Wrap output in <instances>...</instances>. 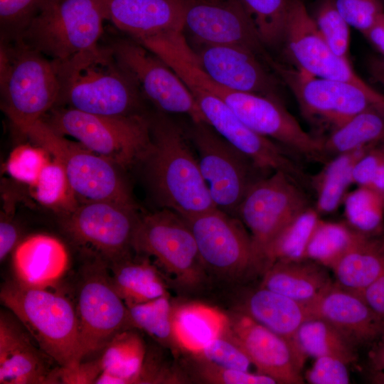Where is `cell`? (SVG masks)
I'll return each instance as SVG.
<instances>
[{
	"mask_svg": "<svg viewBox=\"0 0 384 384\" xmlns=\"http://www.w3.org/2000/svg\"><path fill=\"white\" fill-rule=\"evenodd\" d=\"M52 61L59 83L57 105L109 116L148 112L138 83L109 43Z\"/></svg>",
	"mask_w": 384,
	"mask_h": 384,
	"instance_id": "1",
	"label": "cell"
},
{
	"mask_svg": "<svg viewBox=\"0 0 384 384\" xmlns=\"http://www.w3.org/2000/svg\"><path fill=\"white\" fill-rule=\"evenodd\" d=\"M151 143L139 164L161 208L191 218L216 208L186 131L166 113H150Z\"/></svg>",
	"mask_w": 384,
	"mask_h": 384,
	"instance_id": "2",
	"label": "cell"
},
{
	"mask_svg": "<svg viewBox=\"0 0 384 384\" xmlns=\"http://www.w3.org/2000/svg\"><path fill=\"white\" fill-rule=\"evenodd\" d=\"M169 65L184 83L197 85L223 101L250 129L305 159L328 161L323 139L306 132L277 98L228 89L211 80L193 58L171 57Z\"/></svg>",
	"mask_w": 384,
	"mask_h": 384,
	"instance_id": "3",
	"label": "cell"
},
{
	"mask_svg": "<svg viewBox=\"0 0 384 384\" xmlns=\"http://www.w3.org/2000/svg\"><path fill=\"white\" fill-rule=\"evenodd\" d=\"M49 289L15 278L2 285L0 299L52 361L74 367L83 361L76 308L65 296Z\"/></svg>",
	"mask_w": 384,
	"mask_h": 384,
	"instance_id": "4",
	"label": "cell"
},
{
	"mask_svg": "<svg viewBox=\"0 0 384 384\" xmlns=\"http://www.w3.org/2000/svg\"><path fill=\"white\" fill-rule=\"evenodd\" d=\"M1 108L21 133L57 105L59 83L52 60L22 39L1 42Z\"/></svg>",
	"mask_w": 384,
	"mask_h": 384,
	"instance_id": "5",
	"label": "cell"
},
{
	"mask_svg": "<svg viewBox=\"0 0 384 384\" xmlns=\"http://www.w3.org/2000/svg\"><path fill=\"white\" fill-rule=\"evenodd\" d=\"M41 120L122 169L139 164L151 143L149 112L109 116L56 105Z\"/></svg>",
	"mask_w": 384,
	"mask_h": 384,
	"instance_id": "6",
	"label": "cell"
},
{
	"mask_svg": "<svg viewBox=\"0 0 384 384\" xmlns=\"http://www.w3.org/2000/svg\"><path fill=\"white\" fill-rule=\"evenodd\" d=\"M132 246L137 254L154 258L166 279L180 289L198 291L208 282L193 233L174 210L161 208L140 215Z\"/></svg>",
	"mask_w": 384,
	"mask_h": 384,
	"instance_id": "7",
	"label": "cell"
},
{
	"mask_svg": "<svg viewBox=\"0 0 384 384\" xmlns=\"http://www.w3.org/2000/svg\"><path fill=\"white\" fill-rule=\"evenodd\" d=\"M34 144L43 147L64 168L79 201H110L137 208L121 167L78 142L67 139L39 120L25 129Z\"/></svg>",
	"mask_w": 384,
	"mask_h": 384,
	"instance_id": "8",
	"label": "cell"
},
{
	"mask_svg": "<svg viewBox=\"0 0 384 384\" xmlns=\"http://www.w3.org/2000/svg\"><path fill=\"white\" fill-rule=\"evenodd\" d=\"M105 20L99 0H46L21 39L50 60H64L97 46Z\"/></svg>",
	"mask_w": 384,
	"mask_h": 384,
	"instance_id": "9",
	"label": "cell"
},
{
	"mask_svg": "<svg viewBox=\"0 0 384 384\" xmlns=\"http://www.w3.org/2000/svg\"><path fill=\"white\" fill-rule=\"evenodd\" d=\"M186 131L198 152L201 171L215 206L236 217L252 186L272 173L258 167L207 122L191 120Z\"/></svg>",
	"mask_w": 384,
	"mask_h": 384,
	"instance_id": "10",
	"label": "cell"
},
{
	"mask_svg": "<svg viewBox=\"0 0 384 384\" xmlns=\"http://www.w3.org/2000/svg\"><path fill=\"white\" fill-rule=\"evenodd\" d=\"M185 219L208 277L232 282L261 272L250 233L238 217L215 208Z\"/></svg>",
	"mask_w": 384,
	"mask_h": 384,
	"instance_id": "11",
	"label": "cell"
},
{
	"mask_svg": "<svg viewBox=\"0 0 384 384\" xmlns=\"http://www.w3.org/2000/svg\"><path fill=\"white\" fill-rule=\"evenodd\" d=\"M269 65L294 95L304 116L331 130L369 107L384 117V95L351 83L314 76L287 68L272 58Z\"/></svg>",
	"mask_w": 384,
	"mask_h": 384,
	"instance_id": "12",
	"label": "cell"
},
{
	"mask_svg": "<svg viewBox=\"0 0 384 384\" xmlns=\"http://www.w3.org/2000/svg\"><path fill=\"white\" fill-rule=\"evenodd\" d=\"M76 312L82 358L102 350L119 331L133 328L127 306L116 292L107 262L91 255L82 269Z\"/></svg>",
	"mask_w": 384,
	"mask_h": 384,
	"instance_id": "13",
	"label": "cell"
},
{
	"mask_svg": "<svg viewBox=\"0 0 384 384\" xmlns=\"http://www.w3.org/2000/svg\"><path fill=\"white\" fill-rule=\"evenodd\" d=\"M309 206L302 186L282 171L262 178L249 189L236 217L250 233L262 272L270 245L294 215Z\"/></svg>",
	"mask_w": 384,
	"mask_h": 384,
	"instance_id": "14",
	"label": "cell"
},
{
	"mask_svg": "<svg viewBox=\"0 0 384 384\" xmlns=\"http://www.w3.org/2000/svg\"><path fill=\"white\" fill-rule=\"evenodd\" d=\"M139 216L137 208L90 201L61 215L60 223L76 244L109 264L131 254Z\"/></svg>",
	"mask_w": 384,
	"mask_h": 384,
	"instance_id": "15",
	"label": "cell"
},
{
	"mask_svg": "<svg viewBox=\"0 0 384 384\" xmlns=\"http://www.w3.org/2000/svg\"><path fill=\"white\" fill-rule=\"evenodd\" d=\"M109 44L146 100L159 111L183 114L193 122H207L188 87L157 55L129 37L114 38Z\"/></svg>",
	"mask_w": 384,
	"mask_h": 384,
	"instance_id": "16",
	"label": "cell"
},
{
	"mask_svg": "<svg viewBox=\"0 0 384 384\" xmlns=\"http://www.w3.org/2000/svg\"><path fill=\"white\" fill-rule=\"evenodd\" d=\"M209 124L221 137L269 173L282 171L299 185L309 186L310 176L284 147L247 127L219 97L192 83H185Z\"/></svg>",
	"mask_w": 384,
	"mask_h": 384,
	"instance_id": "17",
	"label": "cell"
},
{
	"mask_svg": "<svg viewBox=\"0 0 384 384\" xmlns=\"http://www.w3.org/2000/svg\"><path fill=\"white\" fill-rule=\"evenodd\" d=\"M183 25L200 44L233 45L267 63L254 23L240 0H183Z\"/></svg>",
	"mask_w": 384,
	"mask_h": 384,
	"instance_id": "18",
	"label": "cell"
},
{
	"mask_svg": "<svg viewBox=\"0 0 384 384\" xmlns=\"http://www.w3.org/2000/svg\"><path fill=\"white\" fill-rule=\"evenodd\" d=\"M283 41L298 68L316 77L353 84L369 92L377 91L359 77L348 59L329 48L301 0H291Z\"/></svg>",
	"mask_w": 384,
	"mask_h": 384,
	"instance_id": "19",
	"label": "cell"
},
{
	"mask_svg": "<svg viewBox=\"0 0 384 384\" xmlns=\"http://www.w3.org/2000/svg\"><path fill=\"white\" fill-rule=\"evenodd\" d=\"M228 332L240 345L257 373L273 378L277 383L300 384L306 356L294 341L287 339L234 311L228 316Z\"/></svg>",
	"mask_w": 384,
	"mask_h": 384,
	"instance_id": "20",
	"label": "cell"
},
{
	"mask_svg": "<svg viewBox=\"0 0 384 384\" xmlns=\"http://www.w3.org/2000/svg\"><path fill=\"white\" fill-rule=\"evenodd\" d=\"M199 44V67L214 82L233 90L277 98L275 79L254 53L233 45Z\"/></svg>",
	"mask_w": 384,
	"mask_h": 384,
	"instance_id": "21",
	"label": "cell"
},
{
	"mask_svg": "<svg viewBox=\"0 0 384 384\" xmlns=\"http://www.w3.org/2000/svg\"><path fill=\"white\" fill-rule=\"evenodd\" d=\"M106 20L138 41L183 34V0H99Z\"/></svg>",
	"mask_w": 384,
	"mask_h": 384,
	"instance_id": "22",
	"label": "cell"
},
{
	"mask_svg": "<svg viewBox=\"0 0 384 384\" xmlns=\"http://www.w3.org/2000/svg\"><path fill=\"white\" fill-rule=\"evenodd\" d=\"M50 358L11 311L0 314V383L48 384Z\"/></svg>",
	"mask_w": 384,
	"mask_h": 384,
	"instance_id": "23",
	"label": "cell"
},
{
	"mask_svg": "<svg viewBox=\"0 0 384 384\" xmlns=\"http://www.w3.org/2000/svg\"><path fill=\"white\" fill-rule=\"evenodd\" d=\"M313 315L343 333L356 346L384 337V324L363 298L334 283L312 305Z\"/></svg>",
	"mask_w": 384,
	"mask_h": 384,
	"instance_id": "24",
	"label": "cell"
},
{
	"mask_svg": "<svg viewBox=\"0 0 384 384\" xmlns=\"http://www.w3.org/2000/svg\"><path fill=\"white\" fill-rule=\"evenodd\" d=\"M13 252L15 278L29 286L50 287L68 267L65 246L48 235H30L21 240Z\"/></svg>",
	"mask_w": 384,
	"mask_h": 384,
	"instance_id": "25",
	"label": "cell"
},
{
	"mask_svg": "<svg viewBox=\"0 0 384 384\" xmlns=\"http://www.w3.org/2000/svg\"><path fill=\"white\" fill-rule=\"evenodd\" d=\"M236 303L235 311L292 341L303 322L314 316L310 306L261 286L241 292Z\"/></svg>",
	"mask_w": 384,
	"mask_h": 384,
	"instance_id": "26",
	"label": "cell"
},
{
	"mask_svg": "<svg viewBox=\"0 0 384 384\" xmlns=\"http://www.w3.org/2000/svg\"><path fill=\"white\" fill-rule=\"evenodd\" d=\"M262 273L260 286L309 306L334 284L326 267L308 259L275 261Z\"/></svg>",
	"mask_w": 384,
	"mask_h": 384,
	"instance_id": "27",
	"label": "cell"
},
{
	"mask_svg": "<svg viewBox=\"0 0 384 384\" xmlns=\"http://www.w3.org/2000/svg\"><path fill=\"white\" fill-rule=\"evenodd\" d=\"M132 254L107 264L112 283L126 305L146 302L169 293L166 277L149 257Z\"/></svg>",
	"mask_w": 384,
	"mask_h": 384,
	"instance_id": "28",
	"label": "cell"
},
{
	"mask_svg": "<svg viewBox=\"0 0 384 384\" xmlns=\"http://www.w3.org/2000/svg\"><path fill=\"white\" fill-rule=\"evenodd\" d=\"M228 316L198 302L174 306L173 327L181 350L195 353L228 329Z\"/></svg>",
	"mask_w": 384,
	"mask_h": 384,
	"instance_id": "29",
	"label": "cell"
},
{
	"mask_svg": "<svg viewBox=\"0 0 384 384\" xmlns=\"http://www.w3.org/2000/svg\"><path fill=\"white\" fill-rule=\"evenodd\" d=\"M336 284L359 293L384 274V235H362L331 269Z\"/></svg>",
	"mask_w": 384,
	"mask_h": 384,
	"instance_id": "30",
	"label": "cell"
},
{
	"mask_svg": "<svg viewBox=\"0 0 384 384\" xmlns=\"http://www.w3.org/2000/svg\"><path fill=\"white\" fill-rule=\"evenodd\" d=\"M129 328L115 334L99 357L102 371L95 384L136 383L146 350L142 337Z\"/></svg>",
	"mask_w": 384,
	"mask_h": 384,
	"instance_id": "31",
	"label": "cell"
},
{
	"mask_svg": "<svg viewBox=\"0 0 384 384\" xmlns=\"http://www.w3.org/2000/svg\"><path fill=\"white\" fill-rule=\"evenodd\" d=\"M371 146L333 156L320 171L310 176L309 186L316 195L314 208L320 215L334 212L343 203L348 188L353 184L355 164Z\"/></svg>",
	"mask_w": 384,
	"mask_h": 384,
	"instance_id": "32",
	"label": "cell"
},
{
	"mask_svg": "<svg viewBox=\"0 0 384 384\" xmlns=\"http://www.w3.org/2000/svg\"><path fill=\"white\" fill-rule=\"evenodd\" d=\"M383 142L384 117L375 108L369 107L331 130L323 139V146L329 160Z\"/></svg>",
	"mask_w": 384,
	"mask_h": 384,
	"instance_id": "33",
	"label": "cell"
},
{
	"mask_svg": "<svg viewBox=\"0 0 384 384\" xmlns=\"http://www.w3.org/2000/svg\"><path fill=\"white\" fill-rule=\"evenodd\" d=\"M293 340L306 357L336 356L348 365L357 360L356 346L334 326L316 316L303 322Z\"/></svg>",
	"mask_w": 384,
	"mask_h": 384,
	"instance_id": "34",
	"label": "cell"
},
{
	"mask_svg": "<svg viewBox=\"0 0 384 384\" xmlns=\"http://www.w3.org/2000/svg\"><path fill=\"white\" fill-rule=\"evenodd\" d=\"M320 219L315 208L310 206L294 215L268 247L263 271L275 261L305 259L307 245Z\"/></svg>",
	"mask_w": 384,
	"mask_h": 384,
	"instance_id": "35",
	"label": "cell"
},
{
	"mask_svg": "<svg viewBox=\"0 0 384 384\" xmlns=\"http://www.w3.org/2000/svg\"><path fill=\"white\" fill-rule=\"evenodd\" d=\"M362 235L346 223L320 219L307 245L305 259L331 270Z\"/></svg>",
	"mask_w": 384,
	"mask_h": 384,
	"instance_id": "36",
	"label": "cell"
},
{
	"mask_svg": "<svg viewBox=\"0 0 384 384\" xmlns=\"http://www.w3.org/2000/svg\"><path fill=\"white\" fill-rule=\"evenodd\" d=\"M346 223L368 237L384 235V197L375 191L358 186L343 201Z\"/></svg>",
	"mask_w": 384,
	"mask_h": 384,
	"instance_id": "37",
	"label": "cell"
},
{
	"mask_svg": "<svg viewBox=\"0 0 384 384\" xmlns=\"http://www.w3.org/2000/svg\"><path fill=\"white\" fill-rule=\"evenodd\" d=\"M127 306L133 328L143 330L173 351H181L174 333V304L169 293L146 302Z\"/></svg>",
	"mask_w": 384,
	"mask_h": 384,
	"instance_id": "38",
	"label": "cell"
},
{
	"mask_svg": "<svg viewBox=\"0 0 384 384\" xmlns=\"http://www.w3.org/2000/svg\"><path fill=\"white\" fill-rule=\"evenodd\" d=\"M30 188L39 203L61 215L71 212L80 204L63 166L54 159L46 166Z\"/></svg>",
	"mask_w": 384,
	"mask_h": 384,
	"instance_id": "39",
	"label": "cell"
},
{
	"mask_svg": "<svg viewBox=\"0 0 384 384\" xmlns=\"http://www.w3.org/2000/svg\"><path fill=\"white\" fill-rule=\"evenodd\" d=\"M183 361L181 373L183 380L213 384H275L264 374L223 368L188 353Z\"/></svg>",
	"mask_w": 384,
	"mask_h": 384,
	"instance_id": "40",
	"label": "cell"
},
{
	"mask_svg": "<svg viewBox=\"0 0 384 384\" xmlns=\"http://www.w3.org/2000/svg\"><path fill=\"white\" fill-rule=\"evenodd\" d=\"M264 45L284 41L291 0H240Z\"/></svg>",
	"mask_w": 384,
	"mask_h": 384,
	"instance_id": "41",
	"label": "cell"
},
{
	"mask_svg": "<svg viewBox=\"0 0 384 384\" xmlns=\"http://www.w3.org/2000/svg\"><path fill=\"white\" fill-rule=\"evenodd\" d=\"M316 26L329 48L338 55L348 58L350 26L341 16L332 0H323L313 17Z\"/></svg>",
	"mask_w": 384,
	"mask_h": 384,
	"instance_id": "42",
	"label": "cell"
},
{
	"mask_svg": "<svg viewBox=\"0 0 384 384\" xmlns=\"http://www.w3.org/2000/svg\"><path fill=\"white\" fill-rule=\"evenodd\" d=\"M48 154L36 144H20L10 153L6 164V171L14 180L31 186L50 161Z\"/></svg>",
	"mask_w": 384,
	"mask_h": 384,
	"instance_id": "43",
	"label": "cell"
},
{
	"mask_svg": "<svg viewBox=\"0 0 384 384\" xmlns=\"http://www.w3.org/2000/svg\"><path fill=\"white\" fill-rule=\"evenodd\" d=\"M46 0H0L1 42L21 38Z\"/></svg>",
	"mask_w": 384,
	"mask_h": 384,
	"instance_id": "44",
	"label": "cell"
},
{
	"mask_svg": "<svg viewBox=\"0 0 384 384\" xmlns=\"http://www.w3.org/2000/svg\"><path fill=\"white\" fill-rule=\"evenodd\" d=\"M218 366L250 371V358L228 331L195 353H191Z\"/></svg>",
	"mask_w": 384,
	"mask_h": 384,
	"instance_id": "45",
	"label": "cell"
},
{
	"mask_svg": "<svg viewBox=\"0 0 384 384\" xmlns=\"http://www.w3.org/2000/svg\"><path fill=\"white\" fill-rule=\"evenodd\" d=\"M338 13L354 28L364 34L384 13L380 0H332Z\"/></svg>",
	"mask_w": 384,
	"mask_h": 384,
	"instance_id": "46",
	"label": "cell"
},
{
	"mask_svg": "<svg viewBox=\"0 0 384 384\" xmlns=\"http://www.w3.org/2000/svg\"><path fill=\"white\" fill-rule=\"evenodd\" d=\"M348 366L336 356L318 357L304 378L311 384H347L350 381Z\"/></svg>",
	"mask_w": 384,
	"mask_h": 384,
	"instance_id": "47",
	"label": "cell"
},
{
	"mask_svg": "<svg viewBox=\"0 0 384 384\" xmlns=\"http://www.w3.org/2000/svg\"><path fill=\"white\" fill-rule=\"evenodd\" d=\"M102 371L99 358L70 368L58 366L51 370L48 384H95Z\"/></svg>",
	"mask_w": 384,
	"mask_h": 384,
	"instance_id": "48",
	"label": "cell"
},
{
	"mask_svg": "<svg viewBox=\"0 0 384 384\" xmlns=\"http://www.w3.org/2000/svg\"><path fill=\"white\" fill-rule=\"evenodd\" d=\"M14 202L4 198L0 218V260L3 262L7 255L14 250L19 243V231L14 220Z\"/></svg>",
	"mask_w": 384,
	"mask_h": 384,
	"instance_id": "49",
	"label": "cell"
},
{
	"mask_svg": "<svg viewBox=\"0 0 384 384\" xmlns=\"http://www.w3.org/2000/svg\"><path fill=\"white\" fill-rule=\"evenodd\" d=\"M358 294L384 324V274Z\"/></svg>",
	"mask_w": 384,
	"mask_h": 384,
	"instance_id": "50",
	"label": "cell"
},
{
	"mask_svg": "<svg viewBox=\"0 0 384 384\" xmlns=\"http://www.w3.org/2000/svg\"><path fill=\"white\" fill-rule=\"evenodd\" d=\"M369 377L374 383L384 384V337L371 345L368 353Z\"/></svg>",
	"mask_w": 384,
	"mask_h": 384,
	"instance_id": "51",
	"label": "cell"
},
{
	"mask_svg": "<svg viewBox=\"0 0 384 384\" xmlns=\"http://www.w3.org/2000/svg\"><path fill=\"white\" fill-rule=\"evenodd\" d=\"M363 35L384 57V13Z\"/></svg>",
	"mask_w": 384,
	"mask_h": 384,
	"instance_id": "52",
	"label": "cell"
}]
</instances>
